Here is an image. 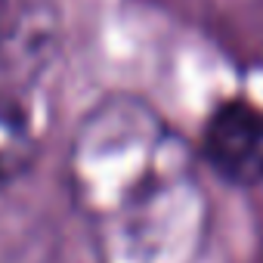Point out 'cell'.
Returning <instances> with one entry per match:
<instances>
[{
  "mask_svg": "<svg viewBox=\"0 0 263 263\" xmlns=\"http://www.w3.org/2000/svg\"><path fill=\"white\" fill-rule=\"evenodd\" d=\"M34 155L37 140L25 108L13 96L0 93V189L13 186L31 167Z\"/></svg>",
  "mask_w": 263,
  "mask_h": 263,
  "instance_id": "obj_3",
  "label": "cell"
},
{
  "mask_svg": "<svg viewBox=\"0 0 263 263\" xmlns=\"http://www.w3.org/2000/svg\"><path fill=\"white\" fill-rule=\"evenodd\" d=\"M198 149L204 164L235 189L263 183V108L241 96L217 102L204 124Z\"/></svg>",
  "mask_w": 263,
  "mask_h": 263,
  "instance_id": "obj_2",
  "label": "cell"
},
{
  "mask_svg": "<svg viewBox=\"0 0 263 263\" xmlns=\"http://www.w3.org/2000/svg\"><path fill=\"white\" fill-rule=\"evenodd\" d=\"M260 257H263V238H260Z\"/></svg>",
  "mask_w": 263,
  "mask_h": 263,
  "instance_id": "obj_4",
  "label": "cell"
},
{
  "mask_svg": "<svg viewBox=\"0 0 263 263\" xmlns=\"http://www.w3.org/2000/svg\"><path fill=\"white\" fill-rule=\"evenodd\" d=\"M180 161V143L140 102H105L81 124L68 183L108 263H158L161 226L183 180Z\"/></svg>",
  "mask_w": 263,
  "mask_h": 263,
  "instance_id": "obj_1",
  "label": "cell"
}]
</instances>
